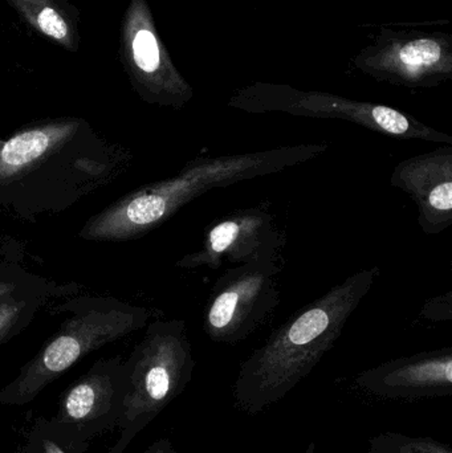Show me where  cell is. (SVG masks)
Instances as JSON below:
<instances>
[{
    "instance_id": "obj_1",
    "label": "cell",
    "mask_w": 452,
    "mask_h": 453,
    "mask_svg": "<svg viewBox=\"0 0 452 453\" xmlns=\"http://www.w3.org/2000/svg\"><path fill=\"white\" fill-rule=\"evenodd\" d=\"M132 156L77 117L42 119L0 138V219L63 214L121 177Z\"/></svg>"
},
{
    "instance_id": "obj_2",
    "label": "cell",
    "mask_w": 452,
    "mask_h": 453,
    "mask_svg": "<svg viewBox=\"0 0 452 453\" xmlns=\"http://www.w3.org/2000/svg\"><path fill=\"white\" fill-rule=\"evenodd\" d=\"M379 276V266L361 269L276 327L239 366L233 386L235 409L257 417L286 398L336 346Z\"/></svg>"
},
{
    "instance_id": "obj_3",
    "label": "cell",
    "mask_w": 452,
    "mask_h": 453,
    "mask_svg": "<svg viewBox=\"0 0 452 453\" xmlns=\"http://www.w3.org/2000/svg\"><path fill=\"white\" fill-rule=\"evenodd\" d=\"M326 149V143H299L231 156L196 157L172 177L137 188L93 215L79 232L80 239L100 242L141 239L214 188L278 174L323 156Z\"/></svg>"
},
{
    "instance_id": "obj_4",
    "label": "cell",
    "mask_w": 452,
    "mask_h": 453,
    "mask_svg": "<svg viewBox=\"0 0 452 453\" xmlns=\"http://www.w3.org/2000/svg\"><path fill=\"white\" fill-rule=\"evenodd\" d=\"M68 314L57 332L0 390V407L31 403L93 351L143 329L156 313L113 297L68 298L56 308Z\"/></svg>"
},
{
    "instance_id": "obj_5",
    "label": "cell",
    "mask_w": 452,
    "mask_h": 453,
    "mask_svg": "<svg viewBox=\"0 0 452 453\" xmlns=\"http://www.w3.org/2000/svg\"><path fill=\"white\" fill-rule=\"evenodd\" d=\"M196 362L183 319H153L125 359V395L119 441L106 453H124L193 380Z\"/></svg>"
},
{
    "instance_id": "obj_6",
    "label": "cell",
    "mask_w": 452,
    "mask_h": 453,
    "mask_svg": "<svg viewBox=\"0 0 452 453\" xmlns=\"http://www.w3.org/2000/svg\"><path fill=\"white\" fill-rule=\"evenodd\" d=\"M230 108L251 114L284 113L310 119H340L371 132L405 141L452 145L451 135L392 106L352 100L318 90H302L288 84L254 82L236 90Z\"/></svg>"
},
{
    "instance_id": "obj_7",
    "label": "cell",
    "mask_w": 452,
    "mask_h": 453,
    "mask_svg": "<svg viewBox=\"0 0 452 453\" xmlns=\"http://www.w3.org/2000/svg\"><path fill=\"white\" fill-rule=\"evenodd\" d=\"M279 253H267L218 277L203 308V330L220 345H238L268 321L281 301Z\"/></svg>"
},
{
    "instance_id": "obj_8",
    "label": "cell",
    "mask_w": 452,
    "mask_h": 453,
    "mask_svg": "<svg viewBox=\"0 0 452 453\" xmlns=\"http://www.w3.org/2000/svg\"><path fill=\"white\" fill-rule=\"evenodd\" d=\"M353 65L379 82L432 89L452 79V35L424 24L382 27Z\"/></svg>"
},
{
    "instance_id": "obj_9",
    "label": "cell",
    "mask_w": 452,
    "mask_h": 453,
    "mask_svg": "<svg viewBox=\"0 0 452 453\" xmlns=\"http://www.w3.org/2000/svg\"><path fill=\"white\" fill-rule=\"evenodd\" d=\"M124 395V359H98L61 393L50 420L77 451L85 453L97 436L119 427Z\"/></svg>"
},
{
    "instance_id": "obj_10",
    "label": "cell",
    "mask_w": 452,
    "mask_h": 453,
    "mask_svg": "<svg viewBox=\"0 0 452 453\" xmlns=\"http://www.w3.org/2000/svg\"><path fill=\"white\" fill-rule=\"evenodd\" d=\"M122 50L130 82L145 103L180 111L193 100V87L159 37L148 0H130L122 26Z\"/></svg>"
},
{
    "instance_id": "obj_11",
    "label": "cell",
    "mask_w": 452,
    "mask_h": 453,
    "mask_svg": "<svg viewBox=\"0 0 452 453\" xmlns=\"http://www.w3.org/2000/svg\"><path fill=\"white\" fill-rule=\"evenodd\" d=\"M284 242L286 236L272 214L260 207L236 210L207 226L201 247L182 256L175 265L185 271H217L225 261L241 265L259 256L279 253Z\"/></svg>"
},
{
    "instance_id": "obj_12",
    "label": "cell",
    "mask_w": 452,
    "mask_h": 453,
    "mask_svg": "<svg viewBox=\"0 0 452 453\" xmlns=\"http://www.w3.org/2000/svg\"><path fill=\"white\" fill-rule=\"evenodd\" d=\"M353 388L369 398L414 403L452 394V348L401 357L358 372Z\"/></svg>"
},
{
    "instance_id": "obj_13",
    "label": "cell",
    "mask_w": 452,
    "mask_h": 453,
    "mask_svg": "<svg viewBox=\"0 0 452 453\" xmlns=\"http://www.w3.org/2000/svg\"><path fill=\"white\" fill-rule=\"evenodd\" d=\"M390 185L408 194L418 210V225L426 234L452 226V145L403 159L395 165Z\"/></svg>"
},
{
    "instance_id": "obj_14",
    "label": "cell",
    "mask_w": 452,
    "mask_h": 453,
    "mask_svg": "<svg viewBox=\"0 0 452 453\" xmlns=\"http://www.w3.org/2000/svg\"><path fill=\"white\" fill-rule=\"evenodd\" d=\"M71 293L44 280L0 296V346L23 333L48 301Z\"/></svg>"
},
{
    "instance_id": "obj_15",
    "label": "cell",
    "mask_w": 452,
    "mask_h": 453,
    "mask_svg": "<svg viewBox=\"0 0 452 453\" xmlns=\"http://www.w3.org/2000/svg\"><path fill=\"white\" fill-rule=\"evenodd\" d=\"M32 28L68 50H74L76 37L69 19L55 0H8Z\"/></svg>"
},
{
    "instance_id": "obj_16",
    "label": "cell",
    "mask_w": 452,
    "mask_h": 453,
    "mask_svg": "<svg viewBox=\"0 0 452 453\" xmlns=\"http://www.w3.org/2000/svg\"><path fill=\"white\" fill-rule=\"evenodd\" d=\"M10 453H80L58 433L50 418L34 417L19 433Z\"/></svg>"
},
{
    "instance_id": "obj_17",
    "label": "cell",
    "mask_w": 452,
    "mask_h": 453,
    "mask_svg": "<svg viewBox=\"0 0 452 453\" xmlns=\"http://www.w3.org/2000/svg\"><path fill=\"white\" fill-rule=\"evenodd\" d=\"M366 453H452L450 446L429 436L381 433L369 439Z\"/></svg>"
},
{
    "instance_id": "obj_18",
    "label": "cell",
    "mask_w": 452,
    "mask_h": 453,
    "mask_svg": "<svg viewBox=\"0 0 452 453\" xmlns=\"http://www.w3.org/2000/svg\"><path fill=\"white\" fill-rule=\"evenodd\" d=\"M45 279L31 273L12 258L0 257V296L13 292L19 288L39 284Z\"/></svg>"
},
{
    "instance_id": "obj_19",
    "label": "cell",
    "mask_w": 452,
    "mask_h": 453,
    "mask_svg": "<svg viewBox=\"0 0 452 453\" xmlns=\"http://www.w3.org/2000/svg\"><path fill=\"white\" fill-rule=\"evenodd\" d=\"M421 317L432 322H450L452 319V292L430 298L421 309Z\"/></svg>"
},
{
    "instance_id": "obj_20",
    "label": "cell",
    "mask_w": 452,
    "mask_h": 453,
    "mask_svg": "<svg viewBox=\"0 0 452 453\" xmlns=\"http://www.w3.org/2000/svg\"><path fill=\"white\" fill-rule=\"evenodd\" d=\"M142 453H178L169 438L158 439L151 443Z\"/></svg>"
},
{
    "instance_id": "obj_21",
    "label": "cell",
    "mask_w": 452,
    "mask_h": 453,
    "mask_svg": "<svg viewBox=\"0 0 452 453\" xmlns=\"http://www.w3.org/2000/svg\"><path fill=\"white\" fill-rule=\"evenodd\" d=\"M316 452V444L315 441H310L307 447H305L304 451L302 453H315Z\"/></svg>"
}]
</instances>
